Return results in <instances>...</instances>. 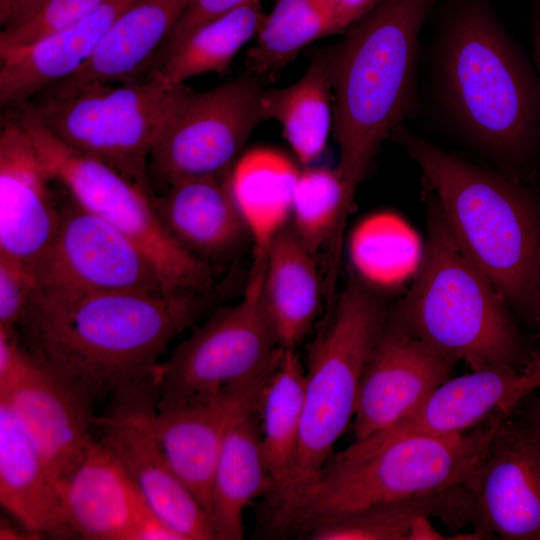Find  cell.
<instances>
[{
	"label": "cell",
	"instance_id": "6da1fadb",
	"mask_svg": "<svg viewBox=\"0 0 540 540\" xmlns=\"http://www.w3.org/2000/svg\"><path fill=\"white\" fill-rule=\"evenodd\" d=\"M198 294L38 287L16 328L38 361L96 402L153 382L199 317Z\"/></svg>",
	"mask_w": 540,
	"mask_h": 540
},
{
	"label": "cell",
	"instance_id": "7a4b0ae2",
	"mask_svg": "<svg viewBox=\"0 0 540 540\" xmlns=\"http://www.w3.org/2000/svg\"><path fill=\"white\" fill-rule=\"evenodd\" d=\"M434 10L435 102L459 135L513 172L540 151L537 71L488 0H439Z\"/></svg>",
	"mask_w": 540,
	"mask_h": 540
},
{
	"label": "cell",
	"instance_id": "3957f363",
	"mask_svg": "<svg viewBox=\"0 0 540 540\" xmlns=\"http://www.w3.org/2000/svg\"><path fill=\"white\" fill-rule=\"evenodd\" d=\"M439 0H381L324 52L349 209L383 142L417 105L419 38Z\"/></svg>",
	"mask_w": 540,
	"mask_h": 540
},
{
	"label": "cell",
	"instance_id": "277c9868",
	"mask_svg": "<svg viewBox=\"0 0 540 540\" xmlns=\"http://www.w3.org/2000/svg\"><path fill=\"white\" fill-rule=\"evenodd\" d=\"M452 234L509 308L540 328V211L519 178L475 165L399 126Z\"/></svg>",
	"mask_w": 540,
	"mask_h": 540
},
{
	"label": "cell",
	"instance_id": "5b68a950",
	"mask_svg": "<svg viewBox=\"0 0 540 540\" xmlns=\"http://www.w3.org/2000/svg\"><path fill=\"white\" fill-rule=\"evenodd\" d=\"M389 316L471 370L511 367L522 372L523 343L509 306L458 243L433 200L415 277Z\"/></svg>",
	"mask_w": 540,
	"mask_h": 540
},
{
	"label": "cell",
	"instance_id": "8992f818",
	"mask_svg": "<svg viewBox=\"0 0 540 540\" xmlns=\"http://www.w3.org/2000/svg\"><path fill=\"white\" fill-rule=\"evenodd\" d=\"M387 316L384 303L353 280L310 344L293 469L269 506L275 529H295L307 495L354 418L360 379Z\"/></svg>",
	"mask_w": 540,
	"mask_h": 540
},
{
	"label": "cell",
	"instance_id": "52a82bcc",
	"mask_svg": "<svg viewBox=\"0 0 540 540\" xmlns=\"http://www.w3.org/2000/svg\"><path fill=\"white\" fill-rule=\"evenodd\" d=\"M506 415L499 412L459 435L355 439L327 461L295 529L372 504L468 486Z\"/></svg>",
	"mask_w": 540,
	"mask_h": 540
},
{
	"label": "cell",
	"instance_id": "ba28073f",
	"mask_svg": "<svg viewBox=\"0 0 540 540\" xmlns=\"http://www.w3.org/2000/svg\"><path fill=\"white\" fill-rule=\"evenodd\" d=\"M178 86L149 74L122 84L46 89L28 104L61 142L105 163L152 196L149 157Z\"/></svg>",
	"mask_w": 540,
	"mask_h": 540
},
{
	"label": "cell",
	"instance_id": "9c48e42d",
	"mask_svg": "<svg viewBox=\"0 0 540 540\" xmlns=\"http://www.w3.org/2000/svg\"><path fill=\"white\" fill-rule=\"evenodd\" d=\"M15 114L54 182L79 205L136 244L154 263L170 290L202 294L211 289L209 263L170 236L147 192L105 163L61 142L29 105Z\"/></svg>",
	"mask_w": 540,
	"mask_h": 540
},
{
	"label": "cell",
	"instance_id": "30bf717a",
	"mask_svg": "<svg viewBox=\"0 0 540 540\" xmlns=\"http://www.w3.org/2000/svg\"><path fill=\"white\" fill-rule=\"evenodd\" d=\"M264 256H254L241 299L217 311L156 367L157 409L199 400L268 370L279 346L263 300Z\"/></svg>",
	"mask_w": 540,
	"mask_h": 540
},
{
	"label": "cell",
	"instance_id": "8fae6325",
	"mask_svg": "<svg viewBox=\"0 0 540 540\" xmlns=\"http://www.w3.org/2000/svg\"><path fill=\"white\" fill-rule=\"evenodd\" d=\"M263 92L253 76L207 91L179 85L149 157L153 194L180 181L230 173L254 129L267 119Z\"/></svg>",
	"mask_w": 540,
	"mask_h": 540
},
{
	"label": "cell",
	"instance_id": "7c38bea8",
	"mask_svg": "<svg viewBox=\"0 0 540 540\" xmlns=\"http://www.w3.org/2000/svg\"><path fill=\"white\" fill-rule=\"evenodd\" d=\"M34 271L38 287L173 293L136 244L66 192L56 232Z\"/></svg>",
	"mask_w": 540,
	"mask_h": 540
},
{
	"label": "cell",
	"instance_id": "4fadbf2b",
	"mask_svg": "<svg viewBox=\"0 0 540 540\" xmlns=\"http://www.w3.org/2000/svg\"><path fill=\"white\" fill-rule=\"evenodd\" d=\"M156 407L152 384L113 395L109 409L95 418L98 439L119 460L150 510L183 540L215 539L208 513L174 471L155 436Z\"/></svg>",
	"mask_w": 540,
	"mask_h": 540
},
{
	"label": "cell",
	"instance_id": "5bb4252c",
	"mask_svg": "<svg viewBox=\"0 0 540 540\" xmlns=\"http://www.w3.org/2000/svg\"><path fill=\"white\" fill-rule=\"evenodd\" d=\"M466 488L483 539L540 540V440L526 423L503 418Z\"/></svg>",
	"mask_w": 540,
	"mask_h": 540
},
{
	"label": "cell",
	"instance_id": "9a60e30c",
	"mask_svg": "<svg viewBox=\"0 0 540 540\" xmlns=\"http://www.w3.org/2000/svg\"><path fill=\"white\" fill-rule=\"evenodd\" d=\"M277 360L252 379L199 400L156 407L153 412V430L165 456L209 517L212 479L226 439L237 425L258 412Z\"/></svg>",
	"mask_w": 540,
	"mask_h": 540
},
{
	"label": "cell",
	"instance_id": "2e32d148",
	"mask_svg": "<svg viewBox=\"0 0 540 540\" xmlns=\"http://www.w3.org/2000/svg\"><path fill=\"white\" fill-rule=\"evenodd\" d=\"M59 480L67 477L96 441L94 401L38 361L28 350L8 389L0 394Z\"/></svg>",
	"mask_w": 540,
	"mask_h": 540
},
{
	"label": "cell",
	"instance_id": "e0dca14e",
	"mask_svg": "<svg viewBox=\"0 0 540 540\" xmlns=\"http://www.w3.org/2000/svg\"><path fill=\"white\" fill-rule=\"evenodd\" d=\"M457 363L405 330L388 311L360 379L355 438L367 437L408 416L452 377Z\"/></svg>",
	"mask_w": 540,
	"mask_h": 540
},
{
	"label": "cell",
	"instance_id": "ac0fdd59",
	"mask_svg": "<svg viewBox=\"0 0 540 540\" xmlns=\"http://www.w3.org/2000/svg\"><path fill=\"white\" fill-rule=\"evenodd\" d=\"M55 183L16 114L0 131V255L34 268L60 217Z\"/></svg>",
	"mask_w": 540,
	"mask_h": 540
},
{
	"label": "cell",
	"instance_id": "d6986e66",
	"mask_svg": "<svg viewBox=\"0 0 540 540\" xmlns=\"http://www.w3.org/2000/svg\"><path fill=\"white\" fill-rule=\"evenodd\" d=\"M136 0H104L75 23L28 45L0 51V103L18 109L76 73L119 15Z\"/></svg>",
	"mask_w": 540,
	"mask_h": 540
},
{
	"label": "cell",
	"instance_id": "ffe728a7",
	"mask_svg": "<svg viewBox=\"0 0 540 540\" xmlns=\"http://www.w3.org/2000/svg\"><path fill=\"white\" fill-rule=\"evenodd\" d=\"M60 492L68 527L82 539L129 540L149 508L119 460L98 438L60 481Z\"/></svg>",
	"mask_w": 540,
	"mask_h": 540
},
{
	"label": "cell",
	"instance_id": "44dd1931",
	"mask_svg": "<svg viewBox=\"0 0 540 540\" xmlns=\"http://www.w3.org/2000/svg\"><path fill=\"white\" fill-rule=\"evenodd\" d=\"M230 173L180 181L151 196L170 236L206 262L227 257L249 235L232 195Z\"/></svg>",
	"mask_w": 540,
	"mask_h": 540
},
{
	"label": "cell",
	"instance_id": "7402d4cb",
	"mask_svg": "<svg viewBox=\"0 0 540 540\" xmlns=\"http://www.w3.org/2000/svg\"><path fill=\"white\" fill-rule=\"evenodd\" d=\"M0 503L21 526L43 538L73 537L66 522L60 481L0 403Z\"/></svg>",
	"mask_w": 540,
	"mask_h": 540
},
{
	"label": "cell",
	"instance_id": "603a6c76",
	"mask_svg": "<svg viewBox=\"0 0 540 540\" xmlns=\"http://www.w3.org/2000/svg\"><path fill=\"white\" fill-rule=\"evenodd\" d=\"M191 0H136L111 25L76 73L47 89L131 82L152 67L161 46ZM150 71V70H149Z\"/></svg>",
	"mask_w": 540,
	"mask_h": 540
},
{
	"label": "cell",
	"instance_id": "cb8c5ba5",
	"mask_svg": "<svg viewBox=\"0 0 540 540\" xmlns=\"http://www.w3.org/2000/svg\"><path fill=\"white\" fill-rule=\"evenodd\" d=\"M321 294L317 256L286 225L269 245L263 275L264 305L280 347L296 350L305 339Z\"/></svg>",
	"mask_w": 540,
	"mask_h": 540
},
{
	"label": "cell",
	"instance_id": "d4e9b609",
	"mask_svg": "<svg viewBox=\"0 0 540 540\" xmlns=\"http://www.w3.org/2000/svg\"><path fill=\"white\" fill-rule=\"evenodd\" d=\"M273 491L256 412L231 431L215 467L210 501L215 539H243L246 508L259 497L269 499Z\"/></svg>",
	"mask_w": 540,
	"mask_h": 540
},
{
	"label": "cell",
	"instance_id": "484cf974",
	"mask_svg": "<svg viewBox=\"0 0 540 540\" xmlns=\"http://www.w3.org/2000/svg\"><path fill=\"white\" fill-rule=\"evenodd\" d=\"M466 486L372 504L323 517L303 529L313 540H406L415 521L438 518L451 529L469 525Z\"/></svg>",
	"mask_w": 540,
	"mask_h": 540
},
{
	"label": "cell",
	"instance_id": "4316f807",
	"mask_svg": "<svg viewBox=\"0 0 540 540\" xmlns=\"http://www.w3.org/2000/svg\"><path fill=\"white\" fill-rule=\"evenodd\" d=\"M300 170L283 153L258 147L243 154L230 173L232 195L254 245L265 256L274 237L291 216Z\"/></svg>",
	"mask_w": 540,
	"mask_h": 540
},
{
	"label": "cell",
	"instance_id": "83f0119b",
	"mask_svg": "<svg viewBox=\"0 0 540 540\" xmlns=\"http://www.w3.org/2000/svg\"><path fill=\"white\" fill-rule=\"evenodd\" d=\"M305 367L296 350L279 355L262 392L258 414L261 442L274 484L269 506L286 487L295 461L303 408Z\"/></svg>",
	"mask_w": 540,
	"mask_h": 540
},
{
	"label": "cell",
	"instance_id": "f1b7e54d",
	"mask_svg": "<svg viewBox=\"0 0 540 540\" xmlns=\"http://www.w3.org/2000/svg\"><path fill=\"white\" fill-rule=\"evenodd\" d=\"M331 92L324 53L311 62L293 85L263 92L266 118L281 124L284 138L303 165L314 162L326 147L333 122Z\"/></svg>",
	"mask_w": 540,
	"mask_h": 540
},
{
	"label": "cell",
	"instance_id": "f546056e",
	"mask_svg": "<svg viewBox=\"0 0 540 540\" xmlns=\"http://www.w3.org/2000/svg\"><path fill=\"white\" fill-rule=\"evenodd\" d=\"M265 17L260 0H247L195 30L149 74L177 86L204 73L222 72L257 34Z\"/></svg>",
	"mask_w": 540,
	"mask_h": 540
},
{
	"label": "cell",
	"instance_id": "4dcf8cb0",
	"mask_svg": "<svg viewBox=\"0 0 540 540\" xmlns=\"http://www.w3.org/2000/svg\"><path fill=\"white\" fill-rule=\"evenodd\" d=\"M331 18L322 0H277L246 55V66L256 76L271 77L305 46L332 35Z\"/></svg>",
	"mask_w": 540,
	"mask_h": 540
},
{
	"label": "cell",
	"instance_id": "1f68e13d",
	"mask_svg": "<svg viewBox=\"0 0 540 540\" xmlns=\"http://www.w3.org/2000/svg\"><path fill=\"white\" fill-rule=\"evenodd\" d=\"M349 212L345 187L337 168L310 167L299 172L292 197V228L315 256L324 245L330 244L333 279L335 258Z\"/></svg>",
	"mask_w": 540,
	"mask_h": 540
},
{
	"label": "cell",
	"instance_id": "d6a6232c",
	"mask_svg": "<svg viewBox=\"0 0 540 540\" xmlns=\"http://www.w3.org/2000/svg\"><path fill=\"white\" fill-rule=\"evenodd\" d=\"M104 0H48L23 22L1 29L0 50L33 43L63 29L97 8Z\"/></svg>",
	"mask_w": 540,
	"mask_h": 540
},
{
	"label": "cell",
	"instance_id": "836d02e7",
	"mask_svg": "<svg viewBox=\"0 0 540 540\" xmlns=\"http://www.w3.org/2000/svg\"><path fill=\"white\" fill-rule=\"evenodd\" d=\"M38 281L34 268L0 255V325L15 327L28 308Z\"/></svg>",
	"mask_w": 540,
	"mask_h": 540
},
{
	"label": "cell",
	"instance_id": "e575fe53",
	"mask_svg": "<svg viewBox=\"0 0 540 540\" xmlns=\"http://www.w3.org/2000/svg\"><path fill=\"white\" fill-rule=\"evenodd\" d=\"M245 1L247 0H191L161 46L157 54L158 63L170 56L199 27Z\"/></svg>",
	"mask_w": 540,
	"mask_h": 540
},
{
	"label": "cell",
	"instance_id": "d590c367",
	"mask_svg": "<svg viewBox=\"0 0 540 540\" xmlns=\"http://www.w3.org/2000/svg\"><path fill=\"white\" fill-rule=\"evenodd\" d=\"M331 18L333 33H343L374 9L381 0H322Z\"/></svg>",
	"mask_w": 540,
	"mask_h": 540
},
{
	"label": "cell",
	"instance_id": "8d00e7d4",
	"mask_svg": "<svg viewBox=\"0 0 540 540\" xmlns=\"http://www.w3.org/2000/svg\"><path fill=\"white\" fill-rule=\"evenodd\" d=\"M129 540H183L182 537L156 516L149 508L134 525Z\"/></svg>",
	"mask_w": 540,
	"mask_h": 540
},
{
	"label": "cell",
	"instance_id": "74e56055",
	"mask_svg": "<svg viewBox=\"0 0 540 540\" xmlns=\"http://www.w3.org/2000/svg\"><path fill=\"white\" fill-rule=\"evenodd\" d=\"M48 0H0L1 29L23 22Z\"/></svg>",
	"mask_w": 540,
	"mask_h": 540
},
{
	"label": "cell",
	"instance_id": "f35d334b",
	"mask_svg": "<svg viewBox=\"0 0 540 540\" xmlns=\"http://www.w3.org/2000/svg\"><path fill=\"white\" fill-rule=\"evenodd\" d=\"M431 519L426 516L418 518L410 528L406 540L450 539L432 524Z\"/></svg>",
	"mask_w": 540,
	"mask_h": 540
},
{
	"label": "cell",
	"instance_id": "ab89813d",
	"mask_svg": "<svg viewBox=\"0 0 540 540\" xmlns=\"http://www.w3.org/2000/svg\"><path fill=\"white\" fill-rule=\"evenodd\" d=\"M530 32L535 69L540 79V0H529Z\"/></svg>",
	"mask_w": 540,
	"mask_h": 540
},
{
	"label": "cell",
	"instance_id": "60d3db41",
	"mask_svg": "<svg viewBox=\"0 0 540 540\" xmlns=\"http://www.w3.org/2000/svg\"><path fill=\"white\" fill-rule=\"evenodd\" d=\"M524 387L528 393L540 388V344L522 370Z\"/></svg>",
	"mask_w": 540,
	"mask_h": 540
},
{
	"label": "cell",
	"instance_id": "b9f144b4",
	"mask_svg": "<svg viewBox=\"0 0 540 540\" xmlns=\"http://www.w3.org/2000/svg\"><path fill=\"white\" fill-rule=\"evenodd\" d=\"M0 539L1 540H35L41 539L40 536L29 531L25 527L19 524L18 527H14L11 524L1 522L0 526Z\"/></svg>",
	"mask_w": 540,
	"mask_h": 540
},
{
	"label": "cell",
	"instance_id": "7bdbcfd3",
	"mask_svg": "<svg viewBox=\"0 0 540 540\" xmlns=\"http://www.w3.org/2000/svg\"><path fill=\"white\" fill-rule=\"evenodd\" d=\"M534 435L540 440V399H538L529 409L527 421L525 422Z\"/></svg>",
	"mask_w": 540,
	"mask_h": 540
},
{
	"label": "cell",
	"instance_id": "ee69618b",
	"mask_svg": "<svg viewBox=\"0 0 540 540\" xmlns=\"http://www.w3.org/2000/svg\"><path fill=\"white\" fill-rule=\"evenodd\" d=\"M537 333H538V338H539V340H540V328H539V330H538Z\"/></svg>",
	"mask_w": 540,
	"mask_h": 540
}]
</instances>
